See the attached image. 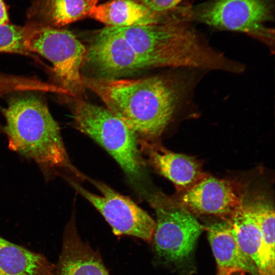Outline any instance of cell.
<instances>
[{
	"instance_id": "16",
	"label": "cell",
	"mask_w": 275,
	"mask_h": 275,
	"mask_svg": "<svg viewBox=\"0 0 275 275\" xmlns=\"http://www.w3.org/2000/svg\"><path fill=\"white\" fill-rule=\"evenodd\" d=\"M99 0H35L28 11L34 21L58 28L89 16Z\"/></svg>"
},
{
	"instance_id": "10",
	"label": "cell",
	"mask_w": 275,
	"mask_h": 275,
	"mask_svg": "<svg viewBox=\"0 0 275 275\" xmlns=\"http://www.w3.org/2000/svg\"><path fill=\"white\" fill-rule=\"evenodd\" d=\"M175 199L194 215H213L227 220L244 197L238 183L207 175Z\"/></svg>"
},
{
	"instance_id": "9",
	"label": "cell",
	"mask_w": 275,
	"mask_h": 275,
	"mask_svg": "<svg viewBox=\"0 0 275 275\" xmlns=\"http://www.w3.org/2000/svg\"><path fill=\"white\" fill-rule=\"evenodd\" d=\"M84 62L105 78H119L150 68L128 42L109 28L102 29L87 48Z\"/></svg>"
},
{
	"instance_id": "11",
	"label": "cell",
	"mask_w": 275,
	"mask_h": 275,
	"mask_svg": "<svg viewBox=\"0 0 275 275\" xmlns=\"http://www.w3.org/2000/svg\"><path fill=\"white\" fill-rule=\"evenodd\" d=\"M54 275H110L99 253L79 236L74 214L65 227Z\"/></svg>"
},
{
	"instance_id": "14",
	"label": "cell",
	"mask_w": 275,
	"mask_h": 275,
	"mask_svg": "<svg viewBox=\"0 0 275 275\" xmlns=\"http://www.w3.org/2000/svg\"><path fill=\"white\" fill-rule=\"evenodd\" d=\"M89 16L106 27L147 25L170 21L172 13L158 15L135 0H112L91 10Z\"/></svg>"
},
{
	"instance_id": "22",
	"label": "cell",
	"mask_w": 275,
	"mask_h": 275,
	"mask_svg": "<svg viewBox=\"0 0 275 275\" xmlns=\"http://www.w3.org/2000/svg\"><path fill=\"white\" fill-rule=\"evenodd\" d=\"M230 275H245V273L243 271H236L230 274Z\"/></svg>"
},
{
	"instance_id": "3",
	"label": "cell",
	"mask_w": 275,
	"mask_h": 275,
	"mask_svg": "<svg viewBox=\"0 0 275 275\" xmlns=\"http://www.w3.org/2000/svg\"><path fill=\"white\" fill-rule=\"evenodd\" d=\"M171 21L128 27H108L123 36L151 67H185L239 73L244 65L214 49L189 25Z\"/></svg>"
},
{
	"instance_id": "7",
	"label": "cell",
	"mask_w": 275,
	"mask_h": 275,
	"mask_svg": "<svg viewBox=\"0 0 275 275\" xmlns=\"http://www.w3.org/2000/svg\"><path fill=\"white\" fill-rule=\"evenodd\" d=\"M269 0H210L192 7L193 20L215 29L245 33L273 48L274 33Z\"/></svg>"
},
{
	"instance_id": "4",
	"label": "cell",
	"mask_w": 275,
	"mask_h": 275,
	"mask_svg": "<svg viewBox=\"0 0 275 275\" xmlns=\"http://www.w3.org/2000/svg\"><path fill=\"white\" fill-rule=\"evenodd\" d=\"M73 114L75 128L105 149L135 186L143 187L145 164L135 133L106 107L80 97L74 98Z\"/></svg>"
},
{
	"instance_id": "13",
	"label": "cell",
	"mask_w": 275,
	"mask_h": 275,
	"mask_svg": "<svg viewBox=\"0 0 275 275\" xmlns=\"http://www.w3.org/2000/svg\"><path fill=\"white\" fill-rule=\"evenodd\" d=\"M205 230L216 263V275L236 271L258 275L254 263L239 248L227 221L212 223L205 226Z\"/></svg>"
},
{
	"instance_id": "5",
	"label": "cell",
	"mask_w": 275,
	"mask_h": 275,
	"mask_svg": "<svg viewBox=\"0 0 275 275\" xmlns=\"http://www.w3.org/2000/svg\"><path fill=\"white\" fill-rule=\"evenodd\" d=\"M24 27L26 50L50 62L53 83L67 91L70 97H80L85 89L80 72L87 51L84 45L67 30L35 21Z\"/></svg>"
},
{
	"instance_id": "18",
	"label": "cell",
	"mask_w": 275,
	"mask_h": 275,
	"mask_svg": "<svg viewBox=\"0 0 275 275\" xmlns=\"http://www.w3.org/2000/svg\"><path fill=\"white\" fill-rule=\"evenodd\" d=\"M24 27L11 24L0 25V52L15 53L30 57L43 66L35 55L29 52L24 44Z\"/></svg>"
},
{
	"instance_id": "6",
	"label": "cell",
	"mask_w": 275,
	"mask_h": 275,
	"mask_svg": "<svg viewBox=\"0 0 275 275\" xmlns=\"http://www.w3.org/2000/svg\"><path fill=\"white\" fill-rule=\"evenodd\" d=\"M156 213V227L151 242L157 259L179 267L193 256L205 226L175 198L161 193L147 197Z\"/></svg>"
},
{
	"instance_id": "12",
	"label": "cell",
	"mask_w": 275,
	"mask_h": 275,
	"mask_svg": "<svg viewBox=\"0 0 275 275\" xmlns=\"http://www.w3.org/2000/svg\"><path fill=\"white\" fill-rule=\"evenodd\" d=\"M150 164L173 182L180 191L186 190L207 175L195 157L171 151L152 142L143 141Z\"/></svg>"
},
{
	"instance_id": "15",
	"label": "cell",
	"mask_w": 275,
	"mask_h": 275,
	"mask_svg": "<svg viewBox=\"0 0 275 275\" xmlns=\"http://www.w3.org/2000/svg\"><path fill=\"white\" fill-rule=\"evenodd\" d=\"M54 268L44 255L0 236V275H54Z\"/></svg>"
},
{
	"instance_id": "19",
	"label": "cell",
	"mask_w": 275,
	"mask_h": 275,
	"mask_svg": "<svg viewBox=\"0 0 275 275\" xmlns=\"http://www.w3.org/2000/svg\"><path fill=\"white\" fill-rule=\"evenodd\" d=\"M28 81L24 75L0 71V100L14 93L27 90ZM5 133L4 125L0 123V133Z\"/></svg>"
},
{
	"instance_id": "2",
	"label": "cell",
	"mask_w": 275,
	"mask_h": 275,
	"mask_svg": "<svg viewBox=\"0 0 275 275\" xmlns=\"http://www.w3.org/2000/svg\"><path fill=\"white\" fill-rule=\"evenodd\" d=\"M22 92L9 96L1 109L8 148L34 162L46 182L82 175L69 159L60 126L40 94Z\"/></svg>"
},
{
	"instance_id": "20",
	"label": "cell",
	"mask_w": 275,
	"mask_h": 275,
	"mask_svg": "<svg viewBox=\"0 0 275 275\" xmlns=\"http://www.w3.org/2000/svg\"><path fill=\"white\" fill-rule=\"evenodd\" d=\"M158 15L166 14L180 5L184 0H135Z\"/></svg>"
},
{
	"instance_id": "17",
	"label": "cell",
	"mask_w": 275,
	"mask_h": 275,
	"mask_svg": "<svg viewBox=\"0 0 275 275\" xmlns=\"http://www.w3.org/2000/svg\"><path fill=\"white\" fill-rule=\"evenodd\" d=\"M226 221L239 248L253 261L258 272L262 267L263 241L250 202L244 199Z\"/></svg>"
},
{
	"instance_id": "8",
	"label": "cell",
	"mask_w": 275,
	"mask_h": 275,
	"mask_svg": "<svg viewBox=\"0 0 275 275\" xmlns=\"http://www.w3.org/2000/svg\"><path fill=\"white\" fill-rule=\"evenodd\" d=\"M89 180L101 195L87 190L74 179L67 181L100 212L115 235L130 236L151 243L156 227L155 221L129 198L103 182L91 179Z\"/></svg>"
},
{
	"instance_id": "21",
	"label": "cell",
	"mask_w": 275,
	"mask_h": 275,
	"mask_svg": "<svg viewBox=\"0 0 275 275\" xmlns=\"http://www.w3.org/2000/svg\"><path fill=\"white\" fill-rule=\"evenodd\" d=\"M9 15L4 0H0V25L8 24Z\"/></svg>"
},
{
	"instance_id": "1",
	"label": "cell",
	"mask_w": 275,
	"mask_h": 275,
	"mask_svg": "<svg viewBox=\"0 0 275 275\" xmlns=\"http://www.w3.org/2000/svg\"><path fill=\"white\" fill-rule=\"evenodd\" d=\"M82 79L85 88L147 142L161 135L188 88L185 79L165 76L135 79L83 76Z\"/></svg>"
}]
</instances>
